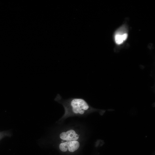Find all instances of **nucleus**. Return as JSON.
Wrapping results in <instances>:
<instances>
[{
    "mask_svg": "<svg viewBox=\"0 0 155 155\" xmlns=\"http://www.w3.org/2000/svg\"><path fill=\"white\" fill-rule=\"evenodd\" d=\"M60 138L62 140L67 141L76 140L79 138V135L73 130H70L66 132L61 133Z\"/></svg>",
    "mask_w": 155,
    "mask_h": 155,
    "instance_id": "obj_2",
    "label": "nucleus"
},
{
    "mask_svg": "<svg viewBox=\"0 0 155 155\" xmlns=\"http://www.w3.org/2000/svg\"><path fill=\"white\" fill-rule=\"evenodd\" d=\"M122 36L123 40H125L127 38V34L126 33L122 35Z\"/></svg>",
    "mask_w": 155,
    "mask_h": 155,
    "instance_id": "obj_6",
    "label": "nucleus"
},
{
    "mask_svg": "<svg viewBox=\"0 0 155 155\" xmlns=\"http://www.w3.org/2000/svg\"><path fill=\"white\" fill-rule=\"evenodd\" d=\"M68 149L71 152L78 150L80 146L79 142L76 140L68 141Z\"/></svg>",
    "mask_w": 155,
    "mask_h": 155,
    "instance_id": "obj_3",
    "label": "nucleus"
},
{
    "mask_svg": "<svg viewBox=\"0 0 155 155\" xmlns=\"http://www.w3.org/2000/svg\"><path fill=\"white\" fill-rule=\"evenodd\" d=\"M68 142L67 141L60 144L59 146L60 149L62 152H65L68 150Z\"/></svg>",
    "mask_w": 155,
    "mask_h": 155,
    "instance_id": "obj_4",
    "label": "nucleus"
},
{
    "mask_svg": "<svg viewBox=\"0 0 155 155\" xmlns=\"http://www.w3.org/2000/svg\"><path fill=\"white\" fill-rule=\"evenodd\" d=\"M115 39L116 43L118 44H121L123 41L122 38V34H117L115 36Z\"/></svg>",
    "mask_w": 155,
    "mask_h": 155,
    "instance_id": "obj_5",
    "label": "nucleus"
},
{
    "mask_svg": "<svg viewBox=\"0 0 155 155\" xmlns=\"http://www.w3.org/2000/svg\"><path fill=\"white\" fill-rule=\"evenodd\" d=\"M69 106L73 113L75 114H84L85 111L90 110V108L84 99L79 98L70 99Z\"/></svg>",
    "mask_w": 155,
    "mask_h": 155,
    "instance_id": "obj_1",
    "label": "nucleus"
}]
</instances>
